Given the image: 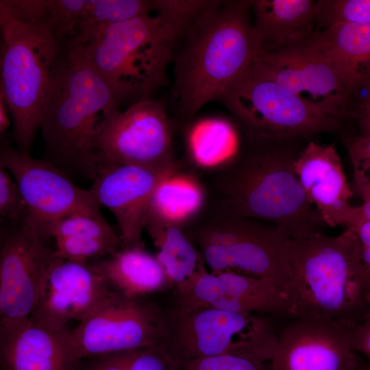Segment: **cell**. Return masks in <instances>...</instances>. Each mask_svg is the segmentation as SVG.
Masks as SVG:
<instances>
[{
    "mask_svg": "<svg viewBox=\"0 0 370 370\" xmlns=\"http://www.w3.org/2000/svg\"><path fill=\"white\" fill-rule=\"evenodd\" d=\"M301 139L250 140L204 182L208 200L230 212L284 229L300 239L328 227L308 201L295 172ZM307 144V143H306Z\"/></svg>",
    "mask_w": 370,
    "mask_h": 370,
    "instance_id": "6da1fadb",
    "label": "cell"
},
{
    "mask_svg": "<svg viewBox=\"0 0 370 370\" xmlns=\"http://www.w3.org/2000/svg\"><path fill=\"white\" fill-rule=\"evenodd\" d=\"M208 3L158 0L155 11L112 25L79 47L120 102L150 99L166 84L179 37Z\"/></svg>",
    "mask_w": 370,
    "mask_h": 370,
    "instance_id": "7a4b0ae2",
    "label": "cell"
},
{
    "mask_svg": "<svg viewBox=\"0 0 370 370\" xmlns=\"http://www.w3.org/2000/svg\"><path fill=\"white\" fill-rule=\"evenodd\" d=\"M120 101L79 46L62 47L55 63L40 129L47 157L58 167L93 180L99 163L95 143L119 113Z\"/></svg>",
    "mask_w": 370,
    "mask_h": 370,
    "instance_id": "3957f363",
    "label": "cell"
},
{
    "mask_svg": "<svg viewBox=\"0 0 370 370\" xmlns=\"http://www.w3.org/2000/svg\"><path fill=\"white\" fill-rule=\"evenodd\" d=\"M290 268L284 291L289 318L325 319L353 329L370 316V276L352 230L291 238Z\"/></svg>",
    "mask_w": 370,
    "mask_h": 370,
    "instance_id": "277c9868",
    "label": "cell"
},
{
    "mask_svg": "<svg viewBox=\"0 0 370 370\" xmlns=\"http://www.w3.org/2000/svg\"><path fill=\"white\" fill-rule=\"evenodd\" d=\"M249 8L251 1H210L185 31L188 40L175 66L183 119L193 118L210 101H219L261 51Z\"/></svg>",
    "mask_w": 370,
    "mask_h": 370,
    "instance_id": "5b68a950",
    "label": "cell"
},
{
    "mask_svg": "<svg viewBox=\"0 0 370 370\" xmlns=\"http://www.w3.org/2000/svg\"><path fill=\"white\" fill-rule=\"evenodd\" d=\"M210 271H232L285 290L291 236L282 227L236 214L208 199L186 226Z\"/></svg>",
    "mask_w": 370,
    "mask_h": 370,
    "instance_id": "8992f818",
    "label": "cell"
},
{
    "mask_svg": "<svg viewBox=\"0 0 370 370\" xmlns=\"http://www.w3.org/2000/svg\"><path fill=\"white\" fill-rule=\"evenodd\" d=\"M0 32V95L11 114L17 149L30 154L62 47L48 27L21 21L1 6Z\"/></svg>",
    "mask_w": 370,
    "mask_h": 370,
    "instance_id": "52a82bcc",
    "label": "cell"
},
{
    "mask_svg": "<svg viewBox=\"0 0 370 370\" xmlns=\"http://www.w3.org/2000/svg\"><path fill=\"white\" fill-rule=\"evenodd\" d=\"M272 317L173 305L162 311L160 344L180 365L229 353L251 354L269 362L280 328Z\"/></svg>",
    "mask_w": 370,
    "mask_h": 370,
    "instance_id": "ba28073f",
    "label": "cell"
},
{
    "mask_svg": "<svg viewBox=\"0 0 370 370\" xmlns=\"http://www.w3.org/2000/svg\"><path fill=\"white\" fill-rule=\"evenodd\" d=\"M250 140L341 134L344 120L298 98L254 62L220 99Z\"/></svg>",
    "mask_w": 370,
    "mask_h": 370,
    "instance_id": "9c48e42d",
    "label": "cell"
},
{
    "mask_svg": "<svg viewBox=\"0 0 370 370\" xmlns=\"http://www.w3.org/2000/svg\"><path fill=\"white\" fill-rule=\"evenodd\" d=\"M162 311L146 297H128L111 289L69 329L73 351L83 360L160 344Z\"/></svg>",
    "mask_w": 370,
    "mask_h": 370,
    "instance_id": "30bf717a",
    "label": "cell"
},
{
    "mask_svg": "<svg viewBox=\"0 0 370 370\" xmlns=\"http://www.w3.org/2000/svg\"><path fill=\"white\" fill-rule=\"evenodd\" d=\"M95 149L99 166L112 163L167 169L180 164L174 157L171 125L162 99L132 103L104 125Z\"/></svg>",
    "mask_w": 370,
    "mask_h": 370,
    "instance_id": "8fae6325",
    "label": "cell"
},
{
    "mask_svg": "<svg viewBox=\"0 0 370 370\" xmlns=\"http://www.w3.org/2000/svg\"><path fill=\"white\" fill-rule=\"evenodd\" d=\"M0 166L13 176L27 206L28 221L45 236L53 223L76 214L100 216V206L89 190L73 183L45 159H36L2 141Z\"/></svg>",
    "mask_w": 370,
    "mask_h": 370,
    "instance_id": "7c38bea8",
    "label": "cell"
},
{
    "mask_svg": "<svg viewBox=\"0 0 370 370\" xmlns=\"http://www.w3.org/2000/svg\"><path fill=\"white\" fill-rule=\"evenodd\" d=\"M254 63L306 103L343 120L354 118L355 95L333 65L307 40L261 51Z\"/></svg>",
    "mask_w": 370,
    "mask_h": 370,
    "instance_id": "4fadbf2b",
    "label": "cell"
},
{
    "mask_svg": "<svg viewBox=\"0 0 370 370\" xmlns=\"http://www.w3.org/2000/svg\"><path fill=\"white\" fill-rule=\"evenodd\" d=\"M58 258L29 221L3 234L0 249L1 320L28 317L41 285Z\"/></svg>",
    "mask_w": 370,
    "mask_h": 370,
    "instance_id": "5bb4252c",
    "label": "cell"
},
{
    "mask_svg": "<svg viewBox=\"0 0 370 370\" xmlns=\"http://www.w3.org/2000/svg\"><path fill=\"white\" fill-rule=\"evenodd\" d=\"M351 328L315 318H289L278 330L272 370H354L361 360L352 348Z\"/></svg>",
    "mask_w": 370,
    "mask_h": 370,
    "instance_id": "9a60e30c",
    "label": "cell"
},
{
    "mask_svg": "<svg viewBox=\"0 0 370 370\" xmlns=\"http://www.w3.org/2000/svg\"><path fill=\"white\" fill-rule=\"evenodd\" d=\"M182 167V163L167 169L112 163L99 166L89 191L100 206L113 214L123 246H143L142 234L153 193L166 176Z\"/></svg>",
    "mask_w": 370,
    "mask_h": 370,
    "instance_id": "2e32d148",
    "label": "cell"
},
{
    "mask_svg": "<svg viewBox=\"0 0 370 370\" xmlns=\"http://www.w3.org/2000/svg\"><path fill=\"white\" fill-rule=\"evenodd\" d=\"M105 280L88 265L58 257L41 285L32 321L56 330L80 321L110 293Z\"/></svg>",
    "mask_w": 370,
    "mask_h": 370,
    "instance_id": "e0dca14e",
    "label": "cell"
},
{
    "mask_svg": "<svg viewBox=\"0 0 370 370\" xmlns=\"http://www.w3.org/2000/svg\"><path fill=\"white\" fill-rule=\"evenodd\" d=\"M174 306H209L244 314L289 319L282 291L264 280L232 271L204 273L186 295L175 297Z\"/></svg>",
    "mask_w": 370,
    "mask_h": 370,
    "instance_id": "ac0fdd59",
    "label": "cell"
},
{
    "mask_svg": "<svg viewBox=\"0 0 370 370\" xmlns=\"http://www.w3.org/2000/svg\"><path fill=\"white\" fill-rule=\"evenodd\" d=\"M69 328L56 330L29 317L1 320L2 370H81Z\"/></svg>",
    "mask_w": 370,
    "mask_h": 370,
    "instance_id": "d6986e66",
    "label": "cell"
},
{
    "mask_svg": "<svg viewBox=\"0 0 370 370\" xmlns=\"http://www.w3.org/2000/svg\"><path fill=\"white\" fill-rule=\"evenodd\" d=\"M298 180L328 227L347 223L353 195L333 145L308 141L295 162Z\"/></svg>",
    "mask_w": 370,
    "mask_h": 370,
    "instance_id": "ffe728a7",
    "label": "cell"
},
{
    "mask_svg": "<svg viewBox=\"0 0 370 370\" xmlns=\"http://www.w3.org/2000/svg\"><path fill=\"white\" fill-rule=\"evenodd\" d=\"M336 69L356 95L370 85V25L336 23L307 39Z\"/></svg>",
    "mask_w": 370,
    "mask_h": 370,
    "instance_id": "44dd1931",
    "label": "cell"
},
{
    "mask_svg": "<svg viewBox=\"0 0 370 370\" xmlns=\"http://www.w3.org/2000/svg\"><path fill=\"white\" fill-rule=\"evenodd\" d=\"M88 267L102 277L110 289L128 297L173 288L156 256L143 246H123L114 254L89 263Z\"/></svg>",
    "mask_w": 370,
    "mask_h": 370,
    "instance_id": "7402d4cb",
    "label": "cell"
},
{
    "mask_svg": "<svg viewBox=\"0 0 370 370\" xmlns=\"http://www.w3.org/2000/svg\"><path fill=\"white\" fill-rule=\"evenodd\" d=\"M313 0L251 1L254 31L261 51H272L307 40L314 32Z\"/></svg>",
    "mask_w": 370,
    "mask_h": 370,
    "instance_id": "603a6c76",
    "label": "cell"
},
{
    "mask_svg": "<svg viewBox=\"0 0 370 370\" xmlns=\"http://www.w3.org/2000/svg\"><path fill=\"white\" fill-rule=\"evenodd\" d=\"M147 230L157 249L156 255L165 271L175 297L189 293L208 269L193 239L185 227L146 220Z\"/></svg>",
    "mask_w": 370,
    "mask_h": 370,
    "instance_id": "cb8c5ba5",
    "label": "cell"
},
{
    "mask_svg": "<svg viewBox=\"0 0 370 370\" xmlns=\"http://www.w3.org/2000/svg\"><path fill=\"white\" fill-rule=\"evenodd\" d=\"M182 169L166 176L156 188L146 220L185 227L204 208L208 201L204 182Z\"/></svg>",
    "mask_w": 370,
    "mask_h": 370,
    "instance_id": "d4e9b609",
    "label": "cell"
},
{
    "mask_svg": "<svg viewBox=\"0 0 370 370\" xmlns=\"http://www.w3.org/2000/svg\"><path fill=\"white\" fill-rule=\"evenodd\" d=\"M157 0L86 1L71 45L83 46L103 29L155 11Z\"/></svg>",
    "mask_w": 370,
    "mask_h": 370,
    "instance_id": "484cf974",
    "label": "cell"
},
{
    "mask_svg": "<svg viewBox=\"0 0 370 370\" xmlns=\"http://www.w3.org/2000/svg\"><path fill=\"white\" fill-rule=\"evenodd\" d=\"M86 0H18L15 12L20 19L48 27L61 47L72 44Z\"/></svg>",
    "mask_w": 370,
    "mask_h": 370,
    "instance_id": "4316f807",
    "label": "cell"
},
{
    "mask_svg": "<svg viewBox=\"0 0 370 370\" xmlns=\"http://www.w3.org/2000/svg\"><path fill=\"white\" fill-rule=\"evenodd\" d=\"M46 235L55 239L71 238L82 241L105 240L122 243L121 237L102 215L76 214L51 225Z\"/></svg>",
    "mask_w": 370,
    "mask_h": 370,
    "instance_id": "83f0119b",
    "label": "cell"
},
{
    "mask_svg": "<svg viewBox=\"0 0 370 370\" xmlns=\"http://www.w3.org/2000/svg\"><path fill=\"white\" fill-rule=\"evenodd\" d=\"M336 23L370 25V0H319L315 23L322 28Z\"/></svg>",
    "mask_w": 370,
    "mask_h": 370,
    "instance_id": "f1b7e54d",
    "label": "cell"
},
{
    "mask_svg": "<svg viewBox=\"0 0 370 370\" xmlns=\"http://www.w3.org/2000/svg\"><path fill=\"white\" fill-rule=\"evenodd\" d=\"M110 355L127 370H181L160 343Z\"/></svg>",
    "mask_w": 370,
    "mask_h": 370,
    "instance_id": "f546056e",
    "label": "cell"
},
{
    "mask_svg": "<svg viewBox=\"0 0 370 370\" xmlns=\"http://www.w3.org/2000/svg\"><path fill=\"white\" fill-rule=\"evenodd\" d=\"M181 370H272L269 362L254 355L229 353L180 365Z\"/></svg>",
    "mask_w": 370,
    "mask_h": 370,
    "instance_id": "4dcf8cb0",
    "label": "cell"
},
{
    "mask_svg": "<svg viewBox=\"0 0 370 370\" xmlns=\"http://www.w3.org/2000/svg\"><path fill=\"white\" fill-rule=\"evenodd\" d=\"M354 171L353 188L362 198L370 197V136L345 139Z\"/></svg>",
    "mask_w": 370,
    "mask_h": 370,
    "instance_id": "1f68e13d",
    "label": "cell"
},
{
    "mask_svg": "<svg viewBox=\"0 0 370 370\" xmlns=\"http://www.w3.org/2000/svg\"><path fill=\"white\" fill-rule=\"evenodd\" d=\"M0 214L12 224L26 221L29 210L21 192L5 168L0 166Z\"/></svg>",
    "mask_w": 370,
    "mask_h": 370,
    "instance_id": "d6a6232c",
    "label": "cell"
},
{
    "mask_svg": "<svg viewBox=\"0 0 370 370\" xmlns=\"http://www.w3.org/2000/svg\"><path fill=\"white\" fill-rule=\"evenodd\" d=\"M350 338L352 348L356 354L365 358L370 370V316L351 330Z\"/></svg>",
    "mask_w": 370,
    "mask_h": 370,
    "instance_id": "836d02e7",
    "label": "cell"
},
{
    "mask_svg": "<svg viewBox=\"0 0 370 370\" xmlns=\"http://www.w3.org/2000/svg\"><path fill=\"white\" fill-rule=\"evenodd\" d=\"M345 229L352 230L358 237L364 266L370 276V221H357Z\"/></svg>",
    "mask_w": 370,
    "mask_h": 370,
    "instance_id": "e575fe53",
    "label": "cell"
},
{
    "mask_svg": "<svg viewBox=\"0 0 370 370\" xmlns=\"http://www.w3.org/2000/svg\"><path fill=\"white\" fill-rule=\"evenodd\" d=\"M367 94L356 102L354 118L357 121L358 136H370V85L366 88Z\"/></svg>",
    "mask_w": 370,
    "mask_h": 370,
    "instance_id": "d590c367",
    "label": "cell"
},
{
    "mask_svg": "<svg viewBox=\"0 0 370 370\" xmlns=\"http://www.w3.org/2000/svg\"><path fill=\"white\" fill-rule=\"evenodd\" d=\"M81 370H127L111 355H103L82 360Z\"/></svg>",
    "mask_w": 370,
    "mask_h": 370,
    "instance_id": "8d00e7d4",
    "label": "cell"
},
{
    "mask_svg": "<svg viewBox=\"0 0 370 370\" xmlns=\"http://www.w3.org/2000/svg\"><path fill=\"white\" fill-rule=\"evenodd\" d=\"M360 221H370V197L363 199L358 206H352L345 228Z\"/></svg>",
    "mask_w": 370,
    "mask_h": 370,
    "instance_id": "74e56055",
    "label": "cell"
},
{
    "mask_svg": "<svg viewBox=\"0 0 370 370\" xmlns=\"http://www.w3.org/2000/svg\"><path fill=\"white\" fill-rule=\"evenodd\" d=\"M12 117L8 106L3 98L0 95V135L3 138L9 127L11 125Z\"/></svg>",
    "mask_w": 370,
    "mask_h": 370,
    "instance_id": "f35d334b",
    "label": "cell"
},
{
    "mask_svg": "<svg viewBox=\"0 0 370 370\" xmlns=\"http://www.w3.org/2000/svg\"><path fill=\"white\" fill-rule=\"evenodd\" d=\"M354 370H368L365 361L361 359L360 363Z\"/></svg>",
    "mask_w": 370,
    "mask_h": 370,
    "instance_id": "ab89813d",
    "label": "cell"
}]
</instances>
